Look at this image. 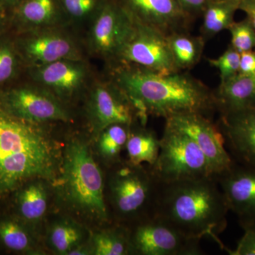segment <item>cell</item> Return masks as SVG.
<instances>
[{
	"instance_id": "cb8c5ba5",
	"label": "cell",
	"mask_w": 255,
	"mask_h": 255,
	"mask_svg": "<svg viewBox=\"0 0 255 255\" xmlns=\"http://www.w3.org/2000/svg\"><path fill=\"white\" fill-rule=\"evenodd\" d=\"M47 203L46 189L40 182L23 186L18 191L16 198L18 213L23 219L28 221L41 219L46 213Z\"/></svg>"
},
{
	"instance_id": "7402d4cb",
	"label": "cell",
	"mask_w": 255,
	"mask_h": 255,
	"mask_svg": "<svg viewBox=\"0 0 255 255\" xmlns=\"http://www.w3.org/2000/svg\"><path fill=\"white\" fill-rule=\"evenodd\" d=\"M242 0H210L203 11L201 31L203 38H212L220 32L228 30L234 23Z\"/></svg>"
},
{
	"instance_id": "2e32d148",
	"label": "cell",
	"mask_w": 255,
	"mask_h": 255,
	"mask_svg": "<svg viewBox=\"0 0 255 255\" xmlns=\"http://www.w3.org/2000/svg\"><path fill=\"white\" fill-rule=\"evenodd\" d=\"M229 211L242 227L255 226V169L234 162L231 168L215 177Z\"/></svg>"
},
{
	"instance_id": "8fae6325",
	"label": "cell",
	"mask_w": 255,
	"mask_h": 255,
	"mask_svg": "<svg viewBox=\"0 0 255 255\" xmlns=\"http://www.w3.org/2000/svg\"><path fill=\"white\" fill-rule=\"evenodd\" d=\"M86 93L87 119L97 135L112 124L132 126L140 120L138 111L128 96L110 78H95Z\"/></svg>"
},
{
	"instance_id": "5bb4252c",
	"label": "cell",
	"mask_w": 255,
	"mask_h": 255,
	"mask_svg": "<svg viewBox=\"0 0 255 255\" xmlns=\"http://www.w3.org/2000/svg\"><path fill=\"white\" fill-rule=\"evenodd\" d=\"M165 123L182 130L195 142L205 155L214 177L226 172L234 163L222 132L209 117L188 112L172 116L165 119Z\"/></svg>"
},
{
	"instance_id": "d4e9b609",
	"label": "cell",
	"mask_w": 255,
	"mask_h": 255,
	"mask_svg": "<svg viewBox=\"0 0 255 255\" xmlns=\"http://www.w3.org/2000/svg\"><path fill=\"white\" fill-rule=\"evenodd\" d=\"M130 127L124 124H112L99 134L100 155L110 163L116 164L120 162V153L127 145Z\"/></svg>"
},
{
	"instance_id": "4316f807",
	"label": "cell",
	"mask_w": 255,
	"mask_h": 255,
	"mask_svg": "<svg viewBox=\"0 0 255 255\" xmlns=\"http://www.w3.org/2000/svg\"><path fill=\"white\" fill-rule=\"evenodd\" d=\"M104 0H59L69 26L75 28L89 26Z\"/></svg>"
},
{
	"instance_id": "8992f818",
	"label": "cell",
	"mask_w": 255,
	"mask_h": 255,
	"mask_svg": "<svg viewBox=\"0 0 255 255\" xmlns=\"http://www.w3.org/2000/svg\"><path fill=\"white\" fill-rule=\"evenodd\" d=\"M159 182L214 177L205 155L182 130L166 124L155 164L149 166Z\"/></svg>"
},
{
	"instance_id": "277c9868",
	"label": "cell",
	"mask_w": 255,
	"mask_h": 255,
	"mask_svg": "<svg viewBox=\"0 0 255 255\" xmlns=\"http://www.w3.org/2000/svg\"><path fill=\"white\" fill-rule=\"evenodd\" d=\"M61 173L58 184L69 205L101 222L109 221L103 174L85 142L74 140L67 146Z\"/></svg>"
},
{
	"instance_id": "52a82bcc",
	"label": "cell",
	"mask_w": 255,
	"mask_h": 255,
	"mask_svg": "<svg viewBox=\"0 0 255 255\" xmlns=\"http://www.w3.org/2000/svg\"><path fill=\"white\" fill-rule=\"evenodd\" d=\"M14 37L26 68L61 60L87 59L83 41L69 26L41 28L14 34Z\"/></svg>"
},
{
	"instance_id": "836d02e7",
	"label": "cell",
	"mask_w": 255,
	"mask_h": 255,
	"mask_svg": "<svg viewBox=\"0 0 255 255\" xmlns=\"http://www.w3.org/2000/svg\"><path fill=\"white\" fill-rule=\"evenodd\" d=\"M239 73L255 75V51L241 53V65Z\"/></svg>"
},
{
	"instance_id": "ffe728a7",
	"label": "cell",
	"mask_w": 255,
	"mask_h": 255,
	"mask_svg": "<svg viewBox=\"0 0 255 255\" xmlns=\"http://www.w3.org/2000/svg\"><path fill=\"white\" fill-rule=\"evenodd\" d=\"M135 124L130 128L125 147L128 162L133 164L145 162L148 166L153 165L159 155L160 138L155 132L146 128L145 125L140 124V127L136 128Z\"/></svg>"
},
{
	"instance_id": "9c48e42d",
	"label": "cell",
	"mask_w": 255,
	"mask_h": 255,
	"mask_svg": "<svg viewBox=\"0 0 255 255\" xmlns=\"http://www.w3.org/2000/svg\"><path fill=\"white\" fill-rule=\"evenodd\" d=\"M132 25V18L116 0H104L87 28L83 41L86 53L114 65Z\"/></svg>"
},
{
	"instance_id": "ac0fdd59",
	"label": "cell",
	"mask_w": 255,
	"mask_h": 255,
	"mask_svg": "<svg viewBox=\"0 0 255 255\" xmlns=\"http://www.w3.org/2000/svg\"><path fill=\"white\" fill-rule=\"evenodd\" d=\"M8 15L10 31L14 34L69 26L59 0H21L8 11Z\"/></svg>"
},
{
	"instance_id": "8d00e7d4",
	"label": "cell",
	"mask_w": 255,
	"mask_h": 255,
	"mask_svg": "<svg viewBox=\"0 0 255 255\" xmlns=\"http://www.w3.org/2000/svg\"><path fill=\"white\" fill-rule=\"evenodd\" d=\"M21 1V0H0V6L8 12Z\"/></svg>"
},
{
	"instance_id": "7c38bea8",
	"label": "cell",
	"mask_w": 255,
	"mask_h": 255,
	"mask_svg": "<svg viewBox=\"0 0 255 255\" xmlns=\"http://www.w3.org/2000/svg\"><path fill=\"white\" fill-rule=\"evenodd\" d=\"M117 63L136 65L161 75L178 72L167 36L155 28L135 21H133L131 31L121 50Z\"/></svg>"
},
{
	"instance_id": "e575fe53",
	"label": "cell",
	"mask_w": 255,
	"mask_h": 255,
	"mask_svg": "<svg viewBox=\"0 0 255 255\" xmlns=\"http://www.w3.org/2000/svg\"><path fill=\"white\" fill-rule=\"evenodd\" d=\"M239 10L246 13L255 31V0H242Z\"/></svg>"
},
{
	"instance_id": "f1b7e54d",
	"label": "cell",
	"mask_w": 255,
	"mask_h": 255,
	"mask_svg": "<svg viewBox=\"0 0 255 255\" xmlns=\"http://www.w3.org/2000/svg\"><path fill=\"white\" fill-rule=\"evenodd\" d=\"M0 242L10 251L27 252L31 248V239L28 231L13 219L0 221Z\"/></svg>"
},
{
	"instance_id": "d6986e66",
	"label": "cell",
	"mask_w": 255,
	"mask_h": 255,
	"mask_svg": "<svg viewBox=\"0 0 255 255\" xmlns=\"http://www.w3.org/2000/svg\"><path fill=\"white\" fill-rule=\"evenodd\" d=\"M220 113L255 107V75L238 73L221 82L214 92Z\"/></svg>"
},
{
	"instance_id": "30bf717a",
	"label": "cell",
	"mask_w": 255,
	"mask_h": 255,
	"mask_svg": "<svg viewBox=\"0 0 255 255\" xmlns=\"http://www.w3.org/2000/svg\"><path fill=\"white\" fill-rule=\"evenodd\" d=\"M128 233L130 254L142 255H200L201 239L187 236L155 215L135 224Z\"/></svg>"
},
{
	"instance_id": "d6a6232c",
	"label": "cell",
	"mask_w": 255,
	"mask_h": 255,
	"mask_svg": "<svg viewBox=\"0 0 255 255\" xmlns=\"http://www.w3.org/2000/svg\"><path fill=\"white\" fill-rule=\"evenodd\" d=\"M186 13L194 18L202 14L210 0H176Z\"/></svg>"
},
{
	"instance_id": "603a6c76",
	"label": "cell",
	"mask_w": 255,
	"mask_h": 255,
	"mask_svg": "<svg viewBox=\"0 0 255 255\" xmlns=\"http://www.w3.org/2000/svg\"><path fill=\"white\" fill-rule=\"evenodd\" d=\"M26 67L18 54L11 31L0 36V89L18 82Z\"/></svg>"
},
{
	"instance_id": "7a4b0ae2",
	"label": "cell",
	"mask_w": 255,
	"mask_h": 255,
	"mask_svg": "<svg viewBox=\"0 0 255 255\" xmlns=\"http://www.w3.org/2000/svg\"><path fill=\"white\" fill-rule=\"evenodd\" d=\"M41 125L0 109V198L18 190L31 179H56L59 150Z\"/></svg>"
},
{
	"instance_id": "3957f363",
	"label": "cell",
	"mask_w": 255,
	"mask_h": 255,
	"mask_svg": "<svg viewBox=\"0 0 255 255\" xmlns=\"http://www.w3.org/2000/svg\"><path fill=\"white\" fill-rule=\"evenodd\" d=\"M228 211L216 178L207 177L159 182L153 215L189 237L211 238L226 249L219 236L227 227Z\"/></svg>"
},
{
	"instance_id": "ba28073f",
	"label": "cell",
	"mask_w": 255,
	"mask_h": 255,
	"mask_svg": "<svg viewBox=\"0 0 255 255\" xmlns=\"http://www.w3.org/2000/svg\"><path fill=\"white\" fill-rule=\"evenodd\" d=\"M16 82L0 89L1 110L37 124L68 122L71 119L65 104L46 89L28 80L25 83Z\"/></svg>"
},
{
	"instance_id": "74e56055",
	"label": "cell",
	"mask_w": 255,
	"mask_h": 255,
	"mask_svg": "<svg viewBox=\"0 0 255 255\" xmlns=\"http://www.w3.org/2000/svg\"><path fill=\"white\" fill-rule=\"evenodd\" d=\"M88 251L87 250L83 249L81 247H77V248H74V249L70 251L68 253V255H88Z\"/></svg>"
},
{
	"instance_id": "83f0119b",
	"label": "cell",
	"mask_w": 255,
	"mask_h": 255,
	"mask_svg": "<svg viewBox=\"0 0 255 255\" xmlns=\"http://www.w3.org/2000/svg\"><path fill=\"white\" fill-rule=\"evenodd\" d=\"M82 239L80 228L73 223L62 221L52 227L49 235L50 246L57 253L68 255L77 248Z\"/></svg>"
},
{
	"instance_id": "f546056e",
	"label": "cell",
	"mask_w": 255,
	"mask_h": 255,
	"mask_svg": "<svg viewBox=\"0 0 255 255\" xmlns=\"http://www.w3.org/2000/svg\"><path fill=\"white\" fill-rule=\"evenodd\" d=\"M231 45L240 53L251 51L255 48V31L248 17L234 23L228 28Z\"/></svg>"
},
{
	"instance_id": "5b68a950",
	"label": "cell",
	"mask_w": 255,
	"mask_h": 255,
	"mask_svg": "<svg viewBox=\"0 0 255 255\" xmlns=\"http://www.w3.org/2000/svg\"><path fill=\"white\" fill-rule=\"evenodd\" d=\"M119 163L109 182L111 202L121 220L137 223L153 215L159 182L149 166Z\"/></svg>"
},
{
	"instance_id": "484cf974",
	"label": "cell",
	"mask_w": 255,
	"mask_h": 255,
	"mask_svg": "<svg viewBox=\"0 0 255 255\" xmlns=\"http://www.w3.org/2000/svg\"><path fill=\"white\" fill-rule=\"evenodd\" d=\"M94 253L97 255L130 254L128 233L122 228H113L97 233L93 238Z\"/></svg>"
},
{
	"instance_id": "44dd1931",
	"label": "cell",
	"mask_w": 255,
	"mask_h": 255,
	"mask_svg": "<svg viewBox=\"0 0 255 255\" xmlns=\"http://www.w3.org/2000/svg\"><path fill=\"white\" fill-rule=\"evenodd\" d=\"M174 66L178 72L189 70L200 61L205 39L202 36L178 31L167 36Z\"/></svg>"
},
{
	"instance_id": "4dcf8cb0",
	"label": "cell",
	"mask_w": 255,
	"mask_h": 255,
	"mask_svg": "<svg viewBox=\"0 0 255 255\" xmlns=\"http://www.w3.org/2000/svg\"><path fill=\"white\" fill-rule=\"evenodd\" d=\"M209 63L219 70L221 82H224L239 73L241 53L230 46L219 58L209 59Z\"/></svg>"
},
{
	"instance_id": "1f68e13d",
	"label": "cell",
	"mask_w": 255,
	"mask_h": 255,
	"mask_svg": "<svg viewBox=\"0 0 255 255\" xmlns=\"http://www.w3.org/2000/svg\"><path fill=\"white\" fill-rule=\"evenodd\" d=\"M244 235L238 242L235 250L226 248L228 254L231 255H255V226L243 228Z\"/></svg>"
},
{
	"instance_id": "e0dca14e",
	"label": "cell",
	"mask_w": 255,
	"mask_h": 255,
	"mask_svg": "<svg viewBox=\"0 0 255 255\" xmlns=\"http://www.w3.org/2000/svg\"><path fill=\"white\" fill-rule=\"evenodd\" d=\"M218 127L234 162L255 169V107L221 113Z\"/></svg>"
},
{
	"instance_id": "9a60e30c",
	"label": "cell",
	"mask_w": 255,
	"mask_h": 255,
	"mask_svg": "<svg viewBox=\"0 0 255 255\" xmlns=\"http://www.w3.org/2000/svg\"><path fill=\"white\" fill-rule=\"evenodd\" d=\"M133 21L147 25L166 36L187 31L193 18L176 0H116Z\"/></svg>"
},
{
	"instance_id": "6da1fadb",
	"label": "cell",
	"mask_w": 255,
	"mask_h": 255,
	"mask_svg": "<svg viewBox=\"0 0 255 255\" xmlns=\"http://www.w3.org/2000/svg\"><path fill=\"white\" fill-rule=\"evenodd\" d=\"M110 68V78L128 96L143 125L149 116L167 119L194 112L209 117L218 111L214 92L187 72L161 75L124 63Z\"/></svg>"
},
{
	"instance_id": "4fadbf2b",
	"label": "cell",
	"mask_w": 255,
	"mask_h": 255,
	"mask_svg": "<svg viewBox=\"0 0 255 255\" xmlns=\"http://www.w3.org/2000/svg\"><path fill=\"white\" fill-rule=\"evenodd\" d=\"M25 75L65 104L86 92L96 78L87 59L61 60L26 68Z\"/></svg>"
},
{
	"instance_id": "d590c367",
	"label": "cell",
	"mask_w": 255,
	"mask_h": 255,
	"mask_svg": "<svg viewBox=\"0 0 255 255\" xmlns=\"http://www.w3.org/2000/svg\"><path fill=\"white\" fill-rule=\"evenodd\" d=\"M10 31L9 15L0 6V36Z\"/></svg>"
}]
</instances>
